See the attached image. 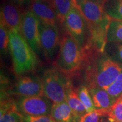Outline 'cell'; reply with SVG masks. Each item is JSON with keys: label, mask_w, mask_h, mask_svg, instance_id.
Masks as SVG:
<instances>
[{"label": "cell", "mask_w": 122, "mask_h": 122, "mask_svg": "<svg viewBox=\"0 0 122 122\" xmlns=\"http://www.w3.org/2000/svg\"><path fill=\"white\" fill-rule=\"evenodd\" d=\"M0 122H24V117L16 107L1 113Z\"/></svg>", "instance_id": "obj_22"}, {"label": "cell", "mask_w": 122, "mask_h": 122, "mask_svg": "<svg viewBox=\"0 0 122 122\" xmlns=\"http://www.w3.org/2000/svg\"><path fill=\"white\" fill-rule=\"evenodd\" d=\"M4 2H10L15 4L18 5L23 6L24 5L29 4L28 0H4Z\"/></svg>", "instance_id": "obj_26"}, {"label": "cell", "mask_w": 122, "mask_h": 122, "mask_svg": "<svg viewBox=\"0 0 122 122\" xmlns=\"http://www.w3.org/2000/svg\"><path fill=\"white\" fill-rule=\"evenodd\" d=\"M87 1V0H77V4H78V5L80 6L81 4H83V3H84L86 2V1Z\"/></svg>", "instance_id": "obj_29"}, {"label": "cell", "mask_w": 122, "mask_h": 122, "mask_svg": "<svg viewBox=\"0 0 122 122\" xmlns=\"http://www.w3.org/2000/svg\"><path fill=\"white\" fill-rule=\"evenodd\" d=\"M40 21L30 9L23 15L20 33L35 53L39 54L41 49L40 33Z\"/></svg>", "instance_id": "obj_7"}, {"label": "cell", "mask_w": 122, "mask_h": 122, "mask_svg": "<svg viewBox=\"0 0 122 122\" xmlns=\"http://www.w3.org/2000/svg\"><path fill=\"white\" fill-rule=\"evenodd\" d=\"M40 33L44 54L48 60L52 61L60 46L58 27L46 25L41 23Z\"/></svg>", "instance_id": "obj_9"}, {"label": "cell", "mask_w": 122, "mask_h": 122, "mask_svg": "<svg viewBox=\"0 0 122 122\" xmlns=\"http://www.w3.org/2000/svg\"><path fill=\"white\" fill-rule=\"evenodd\" d=\"M108 109L96 110L92 112H87L79 119L77 122H100L103 116H107Z\"/></svg>", "instance_id": "obj_23"}, {"label": "cell", "mask_w": 122, "mask_h": 122, "mask_svg": "<svg viewBox=\"0 0 122 122\" xmlns=\"http://www.w3.org/2000/svg\"><path fill=\"white\" fill-rule=\"evenodd\" d=\"M105 90L115 101L121 97L122 96V70L114 83Z\"/></svg>", "instance_id": "obj_21"}, {"label": "cell", "mask_w": 122, "mask_h": 122, "mask_svg": "<svg viewBox=\"0 0 122 122\" xmlns=\"http://www.w3.org/2000/svg\"><path fill=\"white\" fill-rule=\"evenodd\" d=\"M0 45L1 56H5L9 50V31L4 24L0 22Z\"/></svg>", "instance_id": "obj_24"}, {"label": "cell", "mask_w": 122, "mask_h": 122, "mask_svg": "<svg viewBox=\"0 0 122 122\" xmlns=\"http://www.w3.org/2000/svg\"><path fill=\"white\" fill-rule=\"evenodd\" d=\"M103 7L110 18L122 20V0H105Z\"/></svg>", "instance_id": "obj_17"}, {"label": "cell", "mask_w": 122, "mask_h": 122, "mask_svg": "<svg viewBox=\"0 0 122 122\" xmlns=\"http://www.w3.org/2000/svg\"><path fill=\"white\" fill-rule=\"evenodd\" d=\"M50 115L54 122H77L79 120L67 101L53 103Z\"/></svg>", "instance_id": "obj_12"}, {"label": "cell", "mask_w": 122, "mask_h": 122, "mask_svg": "<svg viewBox=\"0 0 122 122\" xmlns=\"http://www.w3.org/2000/svg\"><path fill=\"white\" fill-rule=\"evenodd\" d=\"M105 53L122 66V42L107 43Z\"/></svg>", "instance_id": "obj_19"}, {"label": "cell", "mask_w": 122, "mask_h": 122, "mask_svg": "<svg viewBox=\"0 0 122 122\" xmlns=\"http://www.w3.org/2000/svg\"><path fill=\"white\" fill-rule=\"evenodd\" d=\"M44 95L53 103L66 101L72 81L55 67L46 70L41 77Z\"/></svg>", "instance_id": "obj_3"}, {"label": "cell", "mask_w": 122, "mask_h": 122, "mask_svg": "<svg viewBox=\"0 0 122 122\" xmlns=\"http://www.w3.org/2000/svg\"><path fill=\"white\" fill-rule=\"evenodd\" d=\"M62 30L75 40L81 49L89 45L90 33L88 23L75 7H73L66 17Z\"/></svg>", "instance_id": "obj_4"}, {"label": "cell", "mask_w": 122, "mask_h": 122, "mask_svg": "<svg viewBox=\"0 0 122 122\" xmlns=\"http://www.w3.org/2000/svg\"><path fill=\"white\" fill-rule=\"evenodd\" d=\"M72 2V4L73 5V6L74 7H75L76 9H77V10H79V11H80V7L78 5V4H77V0H70Z\"/></svg>", "instance_id": "obj_27"}, {"label": "cell", "mask_w": 122, "mask_h": 122, "mask_svg": "<svg viewBox=\"0 0 122 122\" xmlns=\"http://www.w3.org/2000/svg\"><path fill=\"white\" fill-rule=\"evenodd\" d=\"M100 122H112L109 119L107 116H103L101 117L100 120Z\"/></svg>", "instance_id": "obj_28"}, {"label": "cell", "mask_w": 122, "mask_h": 122, "mask_svg": "<svg viewBox=\"0 0 122 122\" xmlns=\"http://www.w3.org/2000/svg\"><path fill=\"white\" fill-rule=\"evenodd\" d=\"M30 10L36 15L41 23L58 27L56 12L49 0H37L30 3Z\"/></svg>", "instance_id": "obj_11"}, {"label": "cell", "mask_w": 122, "mask_h": 122, "mask_svg": "<svg viewBox=\"0 0 122 122\" xmlns=\"http://www.w3.org/2000/svg\"><path fill=\"white\" fill-rule=\"evenodd\" d=\"M77 92L80 100L84 106L87 112H92L96 110L88 88L84 85H81L77 88Z\"/></svg>", "instance_id": "obj_18"}, {"label": "cell", "mask_w": 122, "mask_h": 122, "mask_svg": "<svg viewBox=\"0 0 122 122\" xmlns=\"http://www.w3.org/2000/svg\"><path fill=\"white\" fill-rule=\"evenodd\" d=\"M24 11L22 6L10 2H4L1 7V22L9 32L20 33L23 15Z\"/></svg>", "instance_id": "obj_10"}, {"label": "cell", "mask_w": 122, "mask_h": 122, "mask_svg": "<svg viewBox=\"0 0 122 122\" xmlns=\"http://www.w3.org/2000/svg\"><path fill=\"white\" fill-rule=\"evenodd\" d=\"M9 51L15 74L21 76L34 71L39 63L36 53L19 32H9Z\"/></svg>", "instance_id": "obj_2"}, {"label": "cell", "mask_w": 122, "mask_h": 122, "mask_svg": "<svg viewBox=\"0 0 122 122\" xmlns=\"http://www.w3.org/2000/svg\"><path fill=\"white\" fill-rule=\"evenodd\" d=\"M83 63L84 54L80 45L65 32L61 40L58 54L53 62L54 67L72 80L79 77Z\"/></svg>", "instance_id": "obj_1"}, {"label": "cell", "mask_w": 122, "mask_h": 122, "mask_svg": "<svg viewBox=\"0 0 122 122\" xmlns=\"http://www.w3.org/2000/svg\"><path fill=\"white\" fill-rule=\"evenodd\" d=\"M18 110L23 115H50L52 101L45 96L18 97L15 100Z\"/></svg>", "instance_id": "obj_6"}, {"label": "cell", "mask_w": 122, "mask_h": 122, "mask_svg": "<svg viewBox=\"0 0 122 122\" xmlns=\"http://www.w3.org/2000/svg\"><path fill=\"white\" fill-rule=\"evenodd\" d=\"M1 91L10 96L18 97L44 96L41 79L33 75L19 76L13 85Z\"/></svg>", "instance_id": "obj_5"}, {"label": "cell", "mask_w": 122, "mask_h": 122, "mask_svg": "<svg viewBox=\"0 0 122 122\" xmlns=\"http://www.w3.org/2000/svg\"><path fill=\"white\" fill-rule=\"evenodd\" d=\"M88 89L96 110L109 109L116 102L103 88L95 86Z\"/></svg>", "instance_id": "obj_13"}, {"label": "cell", "mask_w": 122, "mask_h": 122, "mask_svg": "<svg viewBox=\"0 0 122 122\" xmlns=\"http://www.w3.org/2000/svg\"><path fill=\"white\" fill-rule=\"evenodd\" d=\"M56 12L58 23V26L63 29L65 18L73 5L70 0H49Z\"/></svg>", "instance_id": "obj_14"}, {"label": "cell", "mask_w": 122, "mask_h": 122, "mask_svg": "<svg viewBox=\"0 0 122 122\" xmlns=\"http://www.w3.org/2000/svg\"><path fill=\"white\" fill-rule=\"evenodd\" d=\"M66 101L77 119L87 113L84 106L79 98L77 94V89L72 85L70 88L67 95Z\"/></svg>", "instance_id": "obj_15"}, {"label": "cell", "mask_w": 122, "mask_h": 122, "mask_svg": "<svg viewBox=\"0 0 122 122\" xmlns=\"http://www.w3.org/2000/svg\"><path fill=\"white\" fill-rule=\"evenodd\" d=\"M24 122H54L50 115L32 117L29 115H23Z\"/></svg>", "instance_id": "obj_25"}, {"label": "cell", "mask_w": 122, "mask_h": 122, "mask_svg": "<svg viewBox=\"0 0 122 122\" xmlns=\"http://www.w3.org/2000/svg\"><path fill=\"white\" fill-rule=\"evenodd\" d=\"M80 7V12L89 25H109L111 18L105 12L103 2L100 0H87Z\"/></svg>", "instance_id": "obj_8"}, {"label": "cell", "mask_w": 122, "mask_h": 122, "mask_svg": "<svg viewBox=\"0 0 122 122\" xmlns=\"http://www.w3.org/2000/svg\"><path fill=\"white\" fill-rule=\"evenodd\" d=\"M107 43L122 42V20L111 19L107 34Z\"/></svg>", "instance_id": "obj_16"}, {"label": "cell", "mask_w": 122, "mask_h": 122, "mask_svg": "<svg viewBox=\"0 0 122 122\" xmlns=\"http://www.w3.org/2000/svg\"><path fill=\"white\" fill-rule=\"evenodd\" d=\"M100 1H102V2H104V1H105V0H100Z\"/></svg>", "instance_id": "obj_31"}, {"label": "cell", "mask_w": 122, "mask_h": 122, "mask_svg": "<svg viewBox=\"0 0 122 122\" xmlns=\"http://www.w3.org/2000/svg\"><path fill=\"white\" fill-rule=\"evenodd\" d=\"M107 117L112 122H122V96L108 109Z\"/></svg>", "instance_id": "obj_20"}, {"label": "cell", "mask_w": 122, "mask_h": 122, "mask_svg": "<svg viewBox=\"0 0 122 122\" xmlns=\"http://www.w3.org/2000/svg\"></svg>", "instance_id": "obj_32"}, {"label": "cell", "mask_w": 122, "mask_h": 122, "mask_svg": "<svg viewBox=\"0 0 122 122\" xmlns=\"http://www.w3.org/2000/svg\"><path fill=\"white\" fill-rule=\"evenodd\" d=\"M37 1V0H28V2L29 4H30V3L35 2V1Z\"/></svg>", "instance_id": "obj_30"}]
</instances>
